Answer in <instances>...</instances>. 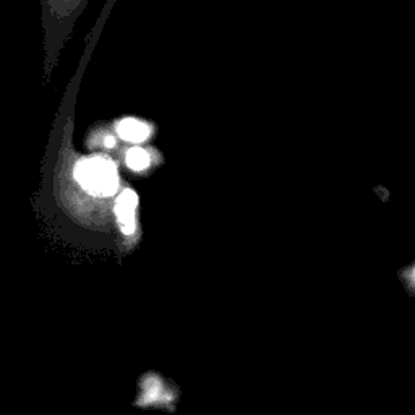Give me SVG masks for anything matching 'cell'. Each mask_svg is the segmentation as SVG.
Masks as SVG:
<instances>
[{
  "mask_svg": "<svg viewBox=\"0 0 415 415\" xmlns=\"http://www.w3.org/2000/svg\"><path fill=\"white\" fill-rule=\"evenodd\" d=\"M75 178L95 197H111L119 188L117 167L109 158L93 156L82 159L75 167Z\"/></svg>",
  "mask_w": 415,
  "mask_h": 415,
  "instance_id": "6da1fadb",
  "label": "cell"
},
{
  "mask_svg": "<svg viewBox=\"0 0 415 415\" xmlns=\"http://www.w3.org/2000/svg\"><path fill=\"white\" fill-rule=\"evenodd\" d=\"M138 206V197L134 190H124L119 195L117 205H115V212H117L120 227L124 234L130 235L135 232V212Z\"/></svg>",
  "mask_w": 415,
  "mask_h": 415,
  "instance_id": "7a4b0ae2",
  "label": "cell"
},
{
  "mask_svg": "<svg viewBox=\"0 0 415 415\" xmlns=\"http://www.w3.org/2000/svg\"><path fill=\"white\" fill-rule=\"evenodd\" d=\"M117 134L125 141L143 143L151 135V129L145 122H140L136 119H125L117 126Z\"/></svg>",
  "mask_w": 415,
  "mask_h": 415,
  "instance_id": "3957f363",
  "label": "cell"
},
{
  "mask_svg": "<svg viewBox=\"0 0 415 415\" xmlns=\"http://www.w3.org/2000/svg\"><path fill=\"white\" fill-rule=\"evenodd\" d=\"M126 164H129L130 169L134 171H145L151 164V156L143 148H131L129 153H126Z\"/></svg>",
  "mask_w": 415,
  "mask_h": 415,
  "instance_id": "277c9868",
  "label": "cell"
},
{
  "mask_svg": "<svg viewBox=\"0 0 415 415\" xmlns=\"http://www.w3.org/2000/svg\"><path fill=\"white\" fill-rule=\"evenodd\" d=\"M106 145H107V146H114V138L109 136L107 140H106Z\"/></svg>",
  "mask_w": 415,
  "mask_h": 415,
  "instance_id": "5b68a950",
  "label": "cell"
},
{
  "mask_svg": "<svg viewBox=\"0 0 415 415\" xmlns=\"http://www.w3.org/2000/svg\"><path fill=\"white\" fill-rule=\"evenodd\" d=\"M411 279H412V284L415 286V268L412 269V274H411Z\"/></svg>",
  "mask_w": 415,
  "mask_h": 415,
  "instance_id": "8992f818",
  "label": "cell"
}]
</instances>
